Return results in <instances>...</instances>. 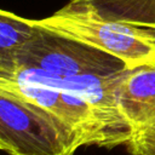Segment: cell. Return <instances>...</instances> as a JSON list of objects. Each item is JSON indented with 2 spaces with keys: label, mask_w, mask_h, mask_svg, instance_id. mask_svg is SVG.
I'll return each instance as SVG.
<instances>
[{
  "label": "cell",
  "mask_w": 155,
  "mask_h": 155,
  "mask_svg": "<svg viewBox=\"0 0 155 155\" xmlns=\"http://www.w3.org/2000/svg\"><path fill=\"white\" fill-rule=\"evenodd\" d=\"M0 90L50 114L75 137L79 147L113 148L127 144L133 136V131L127 124L111 119L78 94L22 80L1 71Z\"/></svg>",
  "instance_id": "1"
},
{
  "label": "cell",
  "mask_w": 155,
  "mask_h": 155,
  "mask_svg": "<svg viewBox=\"0 0 155 155\" xmlns=\"http://www.w3.org/2000/svg\"><path fill=\"white\" fill-rule=\"evenodd\" d=\"M34 22L45 29L79 40L121 59L127 69L155 65V29L107 19L94 11L67 4Z\"/></svg>",
  "instance_id": "2"
},
{
  "label": "cell",
  "mask_w": 155,
  "mask_h": 155,
  "mask_svg": "<svg viewBox=\"0 0 155 155\" xmlns=\"http://www.w3.org/2000/svg\"><path fill=\"white\" fill-rule=\"evenodd\" d=\"M0 145L8 155H74L75 137L42 109L0 90Z\"/></svg>",
  "instance_id": "3"
},
{
  "label": "cell",
  "mask_w": 155,
  "mask_h": 155,
  "mask_svg": "<svg viewBox=\"0 0 155 155\" xmlns=\"http://www.w3.org/2000/svg\"><path fill=\"white\" fill-rule=\"evenodd\" d=\"M35 25L33 36L16 57L18 67L36 68L59 76H110L127 70L121 59L102 50Z\"/></svg>",
  "instance_id": "4"
},
{
  "label": "cell",
  "mask_w": 155,
  "mask_h": 155,
  "mask_svg": "<svg viewBox=\"0 0 155 155\" xmlns=\"http://www.w3.org/2000/svg\"><path fill=\"white\" fill-rule=\"evenodd\" d=\"M116 102L133 134L154 126L155 65H143L125 70L116 87Z\"/></svg>",
  "instance_id": "5"
},
{
  "label": "cell",
  "mask_w": 155,
  "mask_h": 155,
  "mask_svg": "<svg viewBox=\"0 0 155 155\" xmlns=\"http://www.w3.org/2000/svg\"><path fill=\"white\" fill-rule=\"evenodd\" d=\"M103 18L155 29V0H70Z\"/></svg>",
  "instance_id": "6"
},
{
  "label": "cell",
  "mask_w": 155,
  "mask_h": 155,
  "mask_svg": "<svg viewBox=\"0 0 155 155\" xmlns=\"http://www.w3.org/2000/svg\"><path fill=\"white\" fill-rule=\"evenodd\" d=\"M35 29L34 19L0 10V70H8L16 65L19 50L33 36Z\"/></svg>",
  "instance_id": "7"
},
{
  "label": "cell",
  "mask_w": 155,
  "mask_h": 155,
  "mask_svg": "<svg viewBox=\"0 0 155 155\" xmlns=\"http://www.w3.org/2000/svg\"><path fill=\"white\" fill-rule=\"evenodd\" d=\"M126 145L133 155H155V125L134 133Z\"/></svg>",
  "instance_id": "8"
},
{
  "label": "cell",
  "mask_w": 155,
  "mask_h": 155,
  "mask_svg": "<svg viewBox=\"0 0 155 155\" xmlns=\"http://www.w3.org/2000/svg\"><path fill=\"white\" fill-rule=\"evenodd\" d=\"M0 150H2V148H1V145H0Z\"/></svg>",
  "instance_id": "9"
},
{
  "label": "cell",
  "mask_w": 155,
  "mask_h": 155,
  "mask_svg": "<svg viewBox=\"0 0 155 155\" xmlns=\"http://www.w3.org/2000/svg\"><path fill=\"white\" fill-rule=\"evenodd\" d=\"M0 151H2V150H0Z\"/></svg>",
  "instance_id": "10"
},
{
  "label": "cell",
  "mask_w": 155,
  "mask_h": 155,
  "mask_svg": "<svg viewBox=\"0 0 155 155\" xmlns=\"http://www.w3.org/2000/svg\"><path fill=\"white\" fill-rule=\"evenodd\" d=\"M6 155H8V154H6Z\"/></svg>",
  "instance_id": "11"
}]
</instances>
